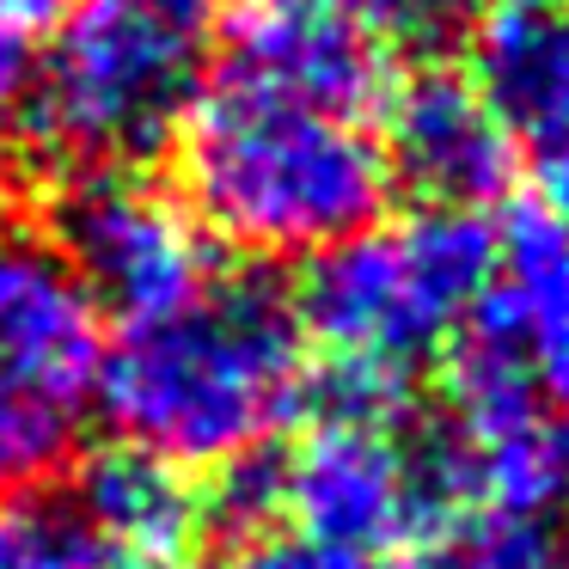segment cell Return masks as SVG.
I'll return each instance as SVG.
<instances>
[{
  "mask_svg": "<svg viewBox=\"0 0 569 569\" xmlns=\"http://www.w3.org/2000/svg\"><path fill=\"white\" fill-rule=\"evenodd\" d=\"M515 136L459 68H417L392 80L380 104V160L422 209L478 214L515 184Z\"/></svg>",
  "mask_w": 569,
  "mask_h": 569,
  "instance_id": "cell-9",
  "label": "cell"
},
{
  "mask_svg": "<svg viewBox=\"0 0 569 569\" xmlns=\"http://www.w3.org/2000/svg\"><path fill=\"white\" fill-rule=\"evenodd\" d=\"M496 233L478 214L417 209L312 251L295 295L307 349L325 356V410L405 417L410 380L459 343L490 282Z\"/></svg>",
  "mask_w": 569,
  "mask_h": 569,
  "instance_id": "cell-3",
  "label": "cell"
},
{
  "mask_svg": "<svg viewBox=\"0 0 569 569\" xmlns=\"http://www.w3.org/2000/svg\"><path fill=\"white\" fill-rule=\"evenodd\" d=\"M209 74L197 7L178 0H74L43 31L26 141L56 172H141L172 148Z\"/></svg>",
  "mask_w": 569,
  "mask_h": 569,
  "instance_id": "cell-4",
  "label": "cell"
},
{
  "mask_svg": "<svg viewBox=\"0 0 569 569\" xmlns=\"http://www.w3.org/2000/svg\"><path fill=\"white\" fill-rule=\"evenodd\" d=\"M178 7H202V0H178Z\"/></svg>",
  "mask_w": 569,
  "mask_h": 569,
  "instance_id": "cell-20",
  "label": "cell"
},
{
  "mask_svg": "<svg viewBox=\"0 0 569 569\" xmlns=\"http://www.w3.org/2000/svg\"><path fill=\"white\" fill-rule=\"evenodd\" d=\"M0 569H111L74 496L26 483L0 490Z\"/></svg>",
  "mask_w": 569,
  "mask_h": 569,
  "instance_id": "cell-13",
  "label": "cell"
},
{
  "mask_svg": "<svg viewBox=\"0 0 569 569\" xmlns=\"http://www.w3.org/2000/svg\"><path fill=\"white\" fill-rule=\"evenodd\" d=\"M435 569H569L563 545L545 539L539 520H478Z\"/></svg>",
  "mask_w": 569,
  "mask_h": 569,
  "instance_id": "cell-14",
  "label": "cell"
},
{
  "mask_svg": "<svg viewBox=\"0 0 569 569\" xmlns=\"http://www.w3.org/2000/svg\"><path fill=\"white\" fill-rule=\"evenodd\" d=\"M178 153L190 214L258 258H312L380 221L392 197L368 123L221 74H202Z\"/></svg>",
  "mask_w": 569,
  "mask_h": 569,
  "instance_id": "cell-2",
  "label": "cell"
},
{
  "mask_svg": "<svg viewBox=\"0 0 569 569\" xmlns=\"http://www.w3.org/2000/svg\"><path fill=\"white\" fill-rule=\"evenodd\" d=\"M62 0H0V104H13L31 80L43 31L56 26Z\"/></svg>",
  "mask_w": 569,
  "mask_h": 569,
  "instance_id": "cell-15",
  "label": "cell"
},
{
  "mask_svg": "<svg viewBox=\"0 0 569 569\" xmlns=\"http://www.w3.org/2000/svg\"><path fill=\"white\" fill-rule=\"evenodd\" d=\"M447 7H478L490 19V13H520V7H569V0H447Z\"/></svg>",
  "mask_w": 569,
  "mask_h": 569,
  "instance_id": "cell-19",
  "label": "cell"
},
{
  "mask_svg": "<svg viewBox=\"0 0 569 569\" xmlns=\"http://www.w3.org/2000/svg\"><path fill=\"white\" fill-rule=\"evenodd\" d=\"M312 398L295 300L263 276H221L104 343L99 410L117 441L184 471L263 453Z\"/></svg>",
  "mask_w": 569,
  "mask_h": 569,
  "instance_id": "cell-1",
  "label": "cell"
},
{
  "mask_svg": "<svg viewBox=\"0 0 569 569\" xmlns=\"http://www.w3.org/2000/svg\"><path fill=\"white\" fill-rule=\"evenodd\" d=\"M74 508L87 515L111 569H184L214 515L184 466L129 441H111L87 459Z\"/></svg>",
  "mask_w": 569,
  "mask_h": 569,
  "instance_id": "cell-11",
  "label": "cell"
},
{
  "mask_svg": "<svg viewBox=\"0 0 569 569\" xmlns=\"http://www.w3.org/2000/svg\"><path fill=\"white\" fill-rule=\"evenodd\" d=\"M527 368L557 422H569V233L551 214H515L496 233L490 282L471 312Z\"/></svg>",
  "mask_w": 569,
  "mask_h": 569,
  "instance_id": "cell-10",
  "label": "cell"
},
{
  "mask_svg": "<svg viewBox=\"0 0 569 569\" xmlns=\"http://www.w3.org/2000/svg\"><path fill=\"white\" fill-rule=\"evenodd\" d=\"M50 246L117 325H141L209 282V227L178 190L141 172H74L56 197Z\"/></svg>",
  "mask_w": 569,
  "mask_h": 569,
  "instance_id": "cell-7",
  "label": "cell"
},
{
  "mask_svg": "<svg viewBox=\"0 0 569 569\" xmlns=\"http://www.w3.org/2000/svg\"><path fill=\"white\" fill-rule=\"evenodd\" d=\"M545 214L569 233V141L557 153H545Z\"/></svg>",
  "mask_w": 569,
  "mask_h": 569,
  "instance_id": "cell-18",
  "label": "cell"
},
{
  "mask_svg": "<svg viewBox=\"0 0 569 569\" xmlns=\"http://www.w3.org/2000/svg\"><path fill=\"white\" fill-rule=\"evenodd\" d=\"M563 557H569V545H563Z\"/></svg>",
  "mask_w": 569,
  "mask_h": 569,
  "instance_id": "cell-21",
  "label": "cell"
},
{
  "mask_svg": "<svg viewBox=\"0 0 569 569\" xmlns=\"http://www.w3.org/2000/svg\"><path fill=\"white\" fill-rule=\"evenodd\" d=\"M471 87L515 148L557 153L569 141V7L490 13L471 43Z\"/></svg>",
  "mask_w": 569,
  "mask_h": 569,
  "instance_id": "cell-12",
  "label": "cell"
},
{
  "mask_svg": "<svg viewBox=\"0 0 569 569\" xmlns=\"http://www.w3.org/2000/svg\"><path fill=\"white\" fill-rule=\"evenodd\" d=\"M209 74L373 123L392 87L386 43L337 0H246Z\"/></svg>",
  "mask_w": 569,
  "mask_h": 569,
  "instance_id": "cell-8",
  "label": "cell"
},
{
  "mask_svg": "<svg viewBox=\"0 0 569 569\" xmlns=\"http://www.w3.org/2000/svg\"><path fill=\"white\" fill-rule=\"evenodd\" d=\"M104 325L50 239L0 233V490L43 483L99 410Z\"/></svg>",
  "mask_w": 569,
  "mask_h": 569,
  "instance_id": "cell-5",
  "label": "cell"
},
{
  "mask_svg": "<svg viewBox=\"0 0 569 569\" xmlns=\"http://www.w3.org/2000/svg\"><path fill=\"white\" fill-rule=\"evenodd\" d=\"M246 569H435V557H361L312 539H270L246 557Z\"/></svg>",
  "mask_w": 569,
  "mask_h": 569,
  "instance_id": "cell-16",
  "label": "cell"
},
{
  "mask_svg": "<svg viewBox=\"0 0 569 569\" xmlns=\"http://www.w3.org/2000/svg\"><path fill=\"white\" fill-rule=\"evenodd\" d=\"M349 19H361V26L373 31V38L392 50V43H410L422 38V31L435 26V13H441L447 0H337Z\"/></svg>",
  "mask_w": 569,
  "mask_h": 569,
  "instance_id": "cell-17",
  "label": "cell"
},
{
  "mask_svg": "<svg viewBox=\"0 0 569 569\" xmlns=\"http://www.w3.org/2000/svg\"><path fill=\"white\" fill-rule=\"evenodd\" d=\"M276 515L295 520V539L361 557H392L429 527L459 520L435 435L356 410H325L288 459H276Z\"/></svg>",
  "mask_w": 569,
  "mask_h": 569,
  "instance_id": "cell-6",
  "label": "cell"
}]
</instances>
